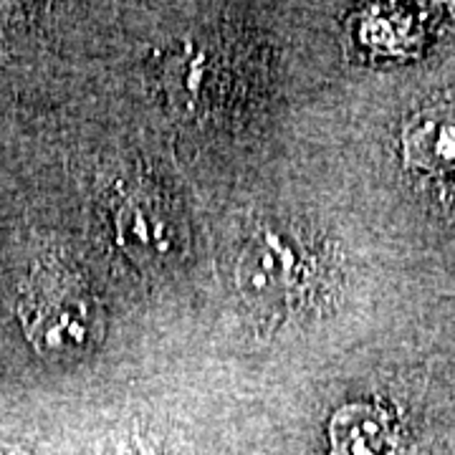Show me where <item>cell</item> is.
<instances>
[{"label":"cell","instance_id":"1","mask_svg":"<svg viewBox=\"0 0 455 455\" xmlns=\"http://www.w3.org/2000/svg\"><path fill=\"white\" fill-rule=\"evenodd\" d=\"M339 259L316 230L293 218H263L245 233L233 263L235 289L256 319L293 324L334 304Z\"/></svg>","mask_w":455,"mask_h":455},{"label":"cell","instance_id":"2","mask_svg":"<svg viewBox=\"0 0 455 455\" xmlns=\"http://www.w3.org/2000/svg\"><path fill=\"white\" fill-rule=\"evenodd\" d=\"M18 316L33 347L53 359L82 357L101 339L104 316L92 286L64 263L46 260L33 271Z\"/></svg>","mask_w":455,"mask_h":455},{"label":"cell","instance_id":"3","mask_svg":"<svg viewBox=\"0 0 455 455\" xmlns=\"http://www.w3.org/2000/svg\"><path fill=\"white\" fill-rule=\"evenodd\" d=\"M116 230L119 238L132 248L145 251V256H167L175 245V233L167 220H157L152 212H157L152 200H142L137 196H127V200L116 208Z\"/></svg>","mask_w":455,"mask_h":455}]
</instances>
